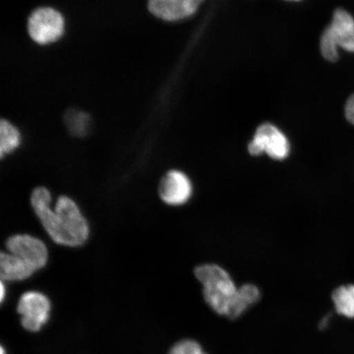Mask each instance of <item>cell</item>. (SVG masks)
Listing matches in <instances>:
<instances>
[{
  "instance_id": "cell-12",
  "label": "cell",
  "mask_w": 354,
  "mask_h": 354,
  "mask_svg": "<svg viewBox=\"0 0 354 354\" xmlns=\"http://www.w3.org/2000/svg\"><path fill=\"white\" fill-rule=\"evenodd\" d=\"M336 312L339 315L353 319L354 318V284L340 286L331 295Z\"/></svg>"
},
{
  "instance_id": "cell-1",
  "label": "cell",
  "mask_w": 354,
  "mask_h": 354,
  "mask_svg": "<svg viewBox=\"0 0 354 354\" xmlns=\"http://www.w3.org/2000/svg\"><path fill=\"white\" fill-rule=\"evenodd\" d=\"M50 203L48 189L41 187L33 190L30 205L48 236L57 245H83L90 236V227L77 203L68 196H60L52 210Z\"/></svg>"
},
{
  "instance_id": "cell-2",
  "label": "cell",
  "mask_w": 354,
  "mask_h": 354,
  "mask_svg": "<svg viewBox=\"0 0 354 354\" xmlns=\"http://www.w3.org/2000/svg\"><path fill=\"white\" fill-rule=\"evenodd\" d=\"M194 275L203 285V298L209 306L228 317L239 290L230 274L218 265L205 264L194 269Z\"/></svg>"
},
{
  "instance_id": "cell-10",
  "label": "cell",
  "mask_w": 354,
  "mask_h": 354,
  "mask_svg": "<svg viewBox=\"0 0 354 354\" xmlns=\"http://www.w3.org/2000/svg\"><path fill=\"white\" fill-rule=\"evenodd\" d=\"M34 270L19 257L2 252L0 255V276L2 281H24L32 277Z\"/></svg>"
},
{
  "instance_id": "cell-15",
  "label": "cell",
  "mask_w": 354,
  "mask_h": 354,
  "mask_svg": "<svg viewBox=\"0 0 354 354\" xmlns=\"http://www.w3.org/2000/svg\"><path fill=\"white\" fill-rule=\"evenodd\" d=\"M169 354H207L201 345L192 339H184L171 348Z\"/></svg>"
},
{
  "instance_id": "cell-19",
  "label": "cell",
  "mask_w": 354,
  "mask_h": 354,
  "mask_svg": "<svg viewBox=\"0 0 354 354\" xmlns=\"http://www.w3.org/2000/svg\"><path fill=\"white\" fill-rule=\"evenodd\" d=\"M196 1L201 4V3H203V1H205V0H196Z\"/></svg>"
},
{
  "instance_id": "cell-17",
  "label": "cell",
  "mask_w": 354,
  "mask_h": 354,
  "mask_svg": "<svg viewBox=\"0 0 354 354\" xmlns=\"http://www.w3.org/2000/svg\"><path fill=\"white\" fill-rule=\"evenodd\" d=\"M1 302H3L4 296H6V287H4L3 281H1Z\"/></svg>"
},
{
  "instance_id": "cell-14",
  "label": "cell",
  "mask_w": 354,
  "mask_h": 354,
  "mask_svg": "<svg viewBox=\"0 0 354 354\" xmlns=\"http://www.w3.org/2000/svg\"><path fill=\"white\" fill-rule=\"evenodd\" d=\"M21 135L10 122L2 119L0 122V156L2 158L19 147Z\"/></svg>"
},
{
  "instance_id": "cell-13",
  "label": "cell",
  "mask_w": 354,
  "mask_h": 354,
  "mask_svg": "<svg viewBox=\"0 0 354 354\" xmlns=\"http://www.w3.org/2000/svg\"><path fill=\"white\" fill-rule=\"evenodd\" d=\"M64 122L66 129L75 137H85L90 132L91 119L83 111L71 109L65 113Z\"/></svg>"
},
{
  "instance_id": "cell-3",
  "label": "cell",
  "mask_w": 354,
  "mask_h": 354,
  "mask_svg": "<svg viewBox=\"0 0 354 354\" xmlns=\"http://www.w3.org/2000/svg\"><path fill=\"white\" fill-rule=\"evenodd\" d=\"M321 52L326 60L337 61L338 48L354 53V19L344 10L334 12L333 19L327 26L321 38Z\"/></svg>"
},
{
  "instance_id": "cell-6",
  "label": "cell",
  "mask_w": 354,
  "mask_h": 354,
  "mask_svg": "<svg viewBox=\"0 0 354 354\" xmlns=\"http://www.w3.org/2000/svg\"><path fill=\"white\" fill-rule=\"evenodd\" d=\"M51 304L46 295L37 291L22 295L17 304L21 316V325L26 330L37 332L41 329L50 317Z\"/></svg>"
},
{
  "instance_id": "cell-5",
  "label": "cell",
  "mask_w": 354,
  "mask_h": 354,
  "mask_svg": "<svg viewBox=\"0 0 354 354\" xmlns=\"http://www.w3.org/2000/svg\"><path fill=\"white\" fill-rule=\"evenodd\" d=\"M248 149L253 156L265 153L275 160H284L290 154V143L277 127L265 123L257 129Z\"/></svg>"
},
{
  "instance_id": "cell-9",
  "label": "cell",
  "mask_w": 354,
  "mask_h": 354,
  "mask_svg": "<svg viewBox=\"0 0 354 354\" xmlns=\"http://www.w3.org/2000/svg\"><path fill=\"white\" fill-rule=\"evenodd\" d=\"M199 6L196 0H149L150 12L165 21H179L192 16Z\"/></svg>"
},
{
  "instance_id": "cell-20",
  "label": "cell",
  "mask_w": 354,
  "mask_h": 354,
  "mask_svg": "<svg viewBox=\"0 0 354 354\" xmlns=\"http://www.w3.org/2000/svg\"><path fill=\"white\" fill-rule=\"evenodd\" d=\"M289 1H299V0H289Z\"/></svg>"
},
{
  "instance_id": "cell-4",
  "label": "cell",
  "mask_w": 354,
  "mask_h": 354,
  "mask_svg": "<svg viewBox=\"0 0 354 354\" xmlns=\"http://www.w3.org/2000/svg\"><path fill=\"white\" fill-rule=\"evenodd\" d=\"M30 38L39 44H48L59 39L64 32V19L52 8H39L30 15L28 22Z\"/></svg>"
},
{
  "instance_id": "cell-11",
  "label": "cell",
  "mask_w": 354,
  "mask_h": 354,
  "mask_svg": "<svg viewBox=\"0 0 354 354\" xmlns=\"http://www.w3.org/2000/svg\"><path fill=\"white\" fill-rule=\"evenodd\" d=\"M260 298V290L254 285L245 284L239 288L236 299L228 316L229 319H236L241 317L248 308L258 303Z\"/></svg>"
},
{
  "instance_id": "cell-16",
  "label": "cell",
  "mask_w": 354,
  "mask_h": 354,
  "mask_svg": "<svg viewBox=\"0 0 354 354\" xmlns=\"http://www.w3.org/2000/svg\"><path fill=\"white\" fill-rule=\"evenodd\" d=\"M345 118L354 125V94L349 97L344 109Z\"/></svg>"
},
{
  "instance_id": "cell-18",
  "label": "cell",
  "mask_w": 354,
  "mask_h": 354,
  "mask_svg": "<svg viewBox=\"0 0 354 354\" xmlns=\"http://www.w3.org/2000/svg\"><path fill=\"white\" fill-rule=\"evenodd\" d=\"M0 354H6V351H4V349L3 347H1V353Z\"/></svg>"
},
{
  "instance_id": "cell-7",
  "label": "cell",
  "mask_w": 354,
  "mask_h": 354,
  "mask_svg": "<svg viewBox=\"0 0 354 354\" xmlns=\"http://www.w3.org/2000/svg\"><path fill=\"white\" fill-rule=\"evenodd\" d=\"M6 245L8 253L24 260L35 272L46 267L47 264V248L37 237L26 234H15L8 239Z\"/></svg>"
},
{
  "instance_id": "cell-8",
  "label": "cell",
  "mask_w": 354,
  "mask_h": 354,
  "mask_svg": "<svg viewBox=\"0 0 354 354\" xmlns=\"http://www.w3.org/2000/svg\"><path fill=\"white\" fill-rule=\"evenodd\" d=\"M192 181L184 172L178 170L167 172L158 187L162 201L171 206L185 205L192 197Z\"/></svg>"
}]
</instances>
